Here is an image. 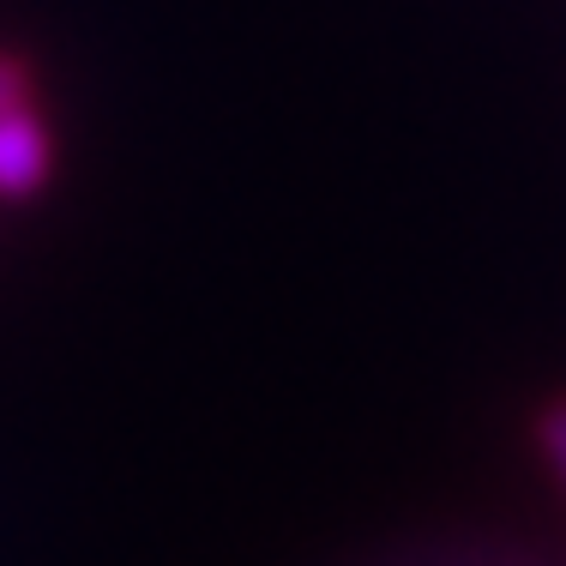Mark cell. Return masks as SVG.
Returning <instances> with one entry per match:
<instances>
[{"mask_svg": "<svg viewBox=\"0 0 566 566\" xmlns=\"http://www.w3.org/2000/svg\"><path fill=\"white\" fill-rule=\"evenodd\" d=\"M49 181V127L24 103L0 109V199H31Z\"/></svg>", "mask_w": 566, "mask_h": 566, "instance_id": "6da1fadb", "label": "cell"}, {"mask_svg": "<svg viewBox=\"0 0 566 566\" xmlns=\"http://www.w3.org/2000/svg\"><path fill=\"white\" fill-rule=\"evenodd\" d=\"M536 440H543L548 464H555L560 482H566V403H548V410L536 416Z\"/></svg>", "mask_w": 566, "mask_h": 566, "instance_id": "7a4b0ae2", "label": "cell"}, {"mask_svg": "<svg viewBox=\"0 0 566 566\" xmlns=\"http://www.w3.org/2000/svg\"><path fill=\"white\" fill-rule=\"evenodd\" d=\"M24 103V66L19 61H0V109Z\"/></svg>", "mask_w": 566, "mask_h": 566, "instance_id": "3957f363", "label": "cell"}]
</instances>
